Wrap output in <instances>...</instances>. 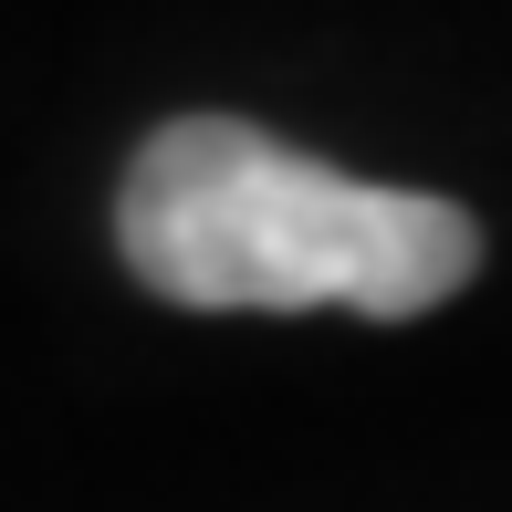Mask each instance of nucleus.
I'll use <instances>...</instances> for the list:
<instances>
[{"label":"nucleus","instance_id":"1","mask_svg":"<svg viewBox=\"0 0 512 512\" xmlns=\"http://www.w3.org/2000/svg\"><path fill=\"white\" fill-rule=\"evenodd\" d=\"M115 251L189 314H439L481 272V230L439 189L345 178L241 115H178L136 147Z\"/></svg>","mask_w":512,"mask_h":512}]
</instances>
